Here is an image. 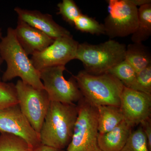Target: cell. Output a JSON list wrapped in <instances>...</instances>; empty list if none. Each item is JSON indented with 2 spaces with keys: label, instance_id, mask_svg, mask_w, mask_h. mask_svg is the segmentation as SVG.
Masks as SVG:
<instances>
[{
  "label": "cell",
  "instance_id": "obj_25",
  "mask_svg": "<svg viewBox=\"0 0 151 151\" xmlns=\"http://www.w3.org/2000/svg\"><path fill=\"white\" fill-rule=\"evenodd\" d=\"M141 127L147 138L149 148L151 150V118L141 123Z\"/></svg>",
  "mask_w": 151,
  "mask_h": 151
},
{
  "label": "cell",
  "instance_id": "obj_10",
  "mask_svg": "<svg viewBox=\"0 0 151 151\" xmlns=\"http://www.w3.org/2000/svg\"><path fill=\"white\" fill-rule=\"evenodd\" d=\"M0 133L22 138L32 150L42 145L39 134L22 113L18 104L0 110Z\"/></svg>",
  "mask_w": 151,
  "mask_h": 151
},
{
  "label": "cell",
  "instance_id": "obj_22",
  "mask_svg": "<svg viewBox=\"0 0 151 151\" xmlns=\"http://www.w3.org/2000/svg\"><path fill=\"white\" fill-rule=\"evenodd\" d=\"M18 104L15 85L0 81V110Z\"/></svg>",
  "mask_w": 151,
  "mask_h": 151
},
{
  "label": "cell",
  "instance_id": "obj_11",
  "mask_svg": "<svg viewBox=\"0 0 151 151\" xmlns=\"http://www.w3.org/2000/svg\"><path fill=\"white\" fill-rule=\"evenodd\" d=\"M120 108L124 121L133 128L151 118V95L124 86Z\"/></svg>",
  "mask_w": 151,
  "mask_h": 151
},
{
  "label": "cell",
  "instance_id": "obj_18",
  "mask_svg": "<svg viewBox=\"0 0 151 151\" xmlns=\"http://www.w3.org/2000/svg\"><path fill=\"white\" fill-rule=\"evenodd\" d=\"M106 73L113 75L124 86L129 88L134 82L137 74L135 69L125 60L113 66Z\"/></svg>",
  "mask_w": 151,
  "mask_h": 151
},
{
  "label": "cell",
  "instance_id": "obj_12",
  "mask_svg": "<svg viewBox=\"0 0 151 151\" xmlns=\"http://www.w3.org/2000/svg\"><path fill=\"white\" fill-rule=\"evenodd\" d=\"M14 31L17 40L28 55L43 51L55 40L19 19Z\"/></svg>",
  "mask_w": 151,
  "mask_h": 151
},
{
  "label": "cell",
  "instance_id": "obj_2",
  "mask_svg": "<svg viewBox=\"0 0 151 151\" xmlns=\"http://www.w3.org/2000/svg\"><path fill=\"white\" fill-rule=\"evenodd\" d=\"M1 39L0 55L7 64L6 69L2 78L3 81L7 82L19 77L22 81L35 88L44 89L39 72L17 40L14 29L8 28L6 35Z\"/></svg>",
  "mask_w": 151,
  "mask_h": 151
},
{
  "label": "cell",
  "instance_id": "obj_3",
  "mask_svg": "<svg viewBox=\"0 0 151 151\" xmlns=\"http://www.w3.org/2000/svg\"><path fill=\"white\" fill-rule=\"evenodd\" d=\"M73 76L82 96L92 105L120 107L124 86L113 75L108 73L93 75L84 70Z\"/></svg>",
  "mask_w": 151,
  "mask_h": 151
},
{
  "label": "cell",
  "instance_id": "obj_26",
  "mask_svg": "<svg viewBox=\"0 0 151 151\" xmlns=\"http://www.w3.org/2000/svg\"><path fill=\"white\" fill-rule=\"evenodd\" d=\"M32 151H65V150H64L54 148L48 146L41 145L40 146L33 150Z\"/></svg>",
  "mask_w": 151,
  "mask_h": 151
},
{
  "label": "cell",
  "instance_id": "obj_17",
  "mask_svg": "<svg viewBox=\"0 0 151 151\" xmlns=\"http://www.w3.org/2000/svg\"><path fill=\"white\" fill-rule=\"evenodd\" d=\"M151 35V4H149L138 9V27L131 39L133 43H142Z\"/></svg>",
  "mask_w": 151,
  "mask_h": 151
},
{
  "label": "cell",
  "instance_id": "obj_13",
  "mask_svg": "<svg viewBox=\"0 0 151 151\" xmlns=\"http://www.w3.org/2000/svg\"><path fill=\"white\" fill-rule=\"evenodd\" d=\"M14 10L18 15L19 19L40 30L53 39L71 35L70 32L54 21L51 15L19 7L15 8Z\"/></svg>",
  "mask_w": 151,
  "mask_h": 151
},
{
  "label": "cell",
  "instance_id": "obj_9",
  "mask_svg": "<svg viewBox=\"0 0 151 151\" xmlns=\"http://www.w3.org/2000/svg\"><path fill=\"white\" fill-rule=\"evenodd\" d=\"M78 44L72 35L58 38L43 51L33 55L31 61L38 71L46 68L65 66L75 59Z\"/></svg>",
  "mask_w": 151,
  "mask_h": 151
},
{
  "label": "cell",
  "instance_id": "obj_23",
  "mask_svg": "<svg viewBox=\"0 0 151 151\" xmlns=\"http://www.w3.org/2000/svg\"><path fill=\"white\" fill-rule=\"evenodd\" d=\"M58 8V14L68 24L73 26L76 18L82 14L81 10L73 0H63L57 5Z\"/></svg>",
  "mask_w": 151,
  "mask_h": 151
},
{
  "label": "cell",
  "instance_id": "obj_20",
  "mask_svg": "<svg viewBox=\"0 0 151 151\" xmlns=\"http://www.w3.org/2000/svg\"><path fill=\"white\" fill-rule=\"evenodd\" d=\"M0 151H32L26 141L15 135L0 133Z\"/></svg>",
  "mask_w": 151,
  "mask_h": 151
},
{
  "label": "cell",
  "instance_id": "obj_16",
  "mask_svg": "<svg viewBox=\"0 0 151 151\" xmlns=\"http://www.w3.org/2000/svg\"><path fill=\"white\" fill-rule=\"evenodd\" d=\"M125 60L137 73L151 65L150 52L142 43L130 44L127 47Z\"/></svg>",
  "mask_w": 151,
  "mask_h": 151
},
{
  "label": "cell",
  "instance_id": "obj_1",
  "mask_svg": "<svg viewBox=\"0 0 151 151\" xmlns=\"http://www.w3.org/2000/svg\"><path fill=\"white\" fill-rule=\"evenodd\" d=\"M78 114L75 103L51 101L39 133L41 145L60 150L67 147Z\"/></svg>",
  "mask_w": 151,
  "mask_h": 151
},
{
  "label": "cell",
  "instance_id": "obj_8",
  "mask_svg": "<svg viewBox=\"0 0 151 151\" xmlns=\"http://www.w3.org/2000/svg\"><path fill=\"white\" fill-rule=\"evenodd\" d=\"M65 66L46 68L39 71L40 77L50 101L75 103L83 97L73 76L67 80L63 72Z\"/></svg>",
  "mask_w": 151,
  "mask_h": 151
},
{
  "label": "cell",
  "instance_id": "obj_15",
  "mask_svg": "<svg viewBox=\"0 0 151 151\" xmlns=\"http://www.w3.org/2000/svg\"><path fill=\"white\" fill-rule=\"evenodd\" d=\"M96 107L98 114V130L100 134L110 132L124 120L119 107L100 105Z\"/></svg>",
  "mask_w": 151,
  "mask_h": 151
},
{
  "label": "cell",
  "instance_id": "obj_5",
  "mask_svg": "<svg viewBox=\"0 0 151 151\" xmlns=\"http://www.w3.org/2000/svg\"><path fill=\"white\" fill-rule=\"evenodd\" d=\"M78 114L67 151H102L98 145L97 107L83 97L77 102Z\"/></svg>",
  "mask_w": 151,
  "mask_h": 151
},
{
  "label": "cell",
  "instance_id": "obj_19",
  "mask_svg": "<svg viewBox=\"0 0 151 151\" xmlns=\"http://www.w3.org/2000/svg\"><path fill=\"white\" fill-rule=\"evenodd\" d=\"M73 26L76 29L81 32L96 35L105 34L103 24L100 23L95 19L83 14L76 19Z\"/></svg>",
  "mask_w": 151,
  "mask_h": 151
},
{
  "label": "cell",
  "instance_id": "obj_14",
  "mask_svg": "<svg viewBox=\"0 0 151 151\" xmlns=\"http://www.w3.org/2000/svg\"><path fill=\"white\" fill-rule=\"evenodd\" d=\"M132 128L123 121L113 130L98 135V145L102 151H120L124 147Z\"/></svg>",
  "mask_w": 151,
  "mask_h": 151
},
{
  "label": "cell",
  "instance_id": "obj_21",
  "mask_svg": "<svg viewBox=\"0 0 151 151\" xmlns=\"http://www.w3.org/2000/svg\"><path fill=\"white\" fill-rule=\"evenodd\" d=\"M120 151H151L141 127L132 132L125 145Z\"/></svg>",
  "mask_w": 151,
  "mask_h": 151
},
{
  "label": "cell",
  "instance_id": "obj_4",
  "mask_svg": "<svg viewBox=\"0 0 151 151\" xmlns=\"http://www.w3.org/2000/svg\"><path fill=\"white\" fill-rule=\"evenodd\" d=\"M127 46L113 39L97 45L79 43L75 59L82 62L84 70L93 75L107 73L125 59Z\"/></svg>",
  "mask_w": 151,
  "mask_h": 151
},
{
  "label": "cell",
  "instance_id": "obj_24",
  "mask_svg": "<svg viewBox=\"0 0 151 151\" xmlns=\"http://www.w3.org/2000/svg\"><path fill=\"white\" fill-rule=\"evenodd\" d=\"M130 88L151 95V65L137 73Z\"/></svg>",
  "mask_w": 151,
  "mask_h": 151
},
{
  "label": "cell",
  "instance_id": "obj_7",
  "mask_svg": "<svg viewBox=\"0 0 151 151\" xmlns=\"http://www.w3.org/2000/svg\"><path fill=\"white\" fill-rule=\"evenodd\" d=\"M15 87L21 111L39 134L51 102L47 92L21 80L17 81Z\"/></svg>",
  "mask_w": 151,
  "mask_h": 151
},
{
  "label": "cell",
  "instance_id": "obj_6",
  "mask_svg": "<svg viewBox=\"0 0 151 151\" xmlns=\"http://www.w3.org/2000/svg\"><path fill=\"white\" fill-rule=\"evenodd\" d=\"M108 15L104 25L110 39L133 34L138 24V9L131 0H108Z\"/></svg>",
  "mask_w": 151,
  "mask_h": 151
},
{
  "label": "cell",
  "instance_id": "obj_27",
  "mask_svg": "<svg viewBox=\"0 0 151 151\" xmlns=\"http://www.w3.org/2000/svg\"><path fill=\"white\" fill-rule=\"evenodd\" d=\"M2 37V32H1V28H0V38ZM3 60L0 57V64H1L2 62H3Z\"/></svg>",
  "mask_w": 151,
  "mask_h": 151
}]
</instances>
